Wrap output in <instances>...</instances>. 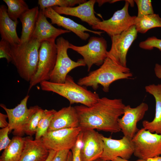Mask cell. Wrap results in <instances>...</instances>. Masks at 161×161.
I'll use <instances>...</instances> for the list:
<instances>
[{"label":"cell","mask_w":161,"mask_h":161,"mask_svg":"<svg viewBox=\"0 0 161 161\" xmlns=\"http://www.w3.org/2000/svg\"><path fill=\"white\" fill-rule=\"evenodd\" d=\"M125 106L121 99L103 97L91 106L81 105L74 107L82 130L97 129L115 133L121 131L118 120L123 115Z\"/></svg>","instance_id":"obj_1"},{"label":"cell","mask_w":161,"mask_h":161,"mask_svg":"<svg viewBox=\"0 0 161 161\" xmlns=\"http://www.w3.org/2000/svg\"><path fill=\"white\" fill-rule=\"evenodd\" d=\"M132 76L129 68L118 64L107 57L99 68L80 78L77 83L82 86L91 87L95 90L100 85L103 91L108 92L111 84L114 82Z\"/></svg>","instance_id":"obj_2"},{"label":"cell","mask_w":161,"mask_h":161,"mask_svg":"<svg viewBox=\"0 0 161 161\" xmlns=\"http://www.w3.org/2000/svg\"><path fill=\"white\" fill-rule=\"evenodd\" d=\"M41 42L31 38L28 41L11 45V62L20 76L30 82L36 73Z\"/></svg>","instance_id":"obj_3"},{"label":"cell","mask_w":161,"mask_h":161,"mask_svg":"<svg viewBox=\"0 0 161 161\" xmlns=\"http://www.w3.org/2000/svg\"><path fill=\"white\" fill-rule=\"evenodd\" d=\"M40 84L42 90L55 93L65 97L69 100L71 105L79 103L90 107L100 98L98 94L76 83L73 78L69 75L63 83H55L46 80Z\"/></svg>","instance_id":"obj_4"},{"label":"cell","mask_w":161,"mask_h":161,"mask_svg":"<svg viewBox=\"0 0 161 161\" xmlns=\"http://www.w3.org/2000/svg\"><path fill=\"white\" fill-rule=\"evenodd\" d=\"M70 43L62 37L56 39L57 59L49 81L55 83H64L68 73L72 70L78 67L86 65L83 59H79L75 61L69 57L67 50L69 49Z\"/></svg>","instance_id":"obj_5"},{"label":"cell","mask_w":161,"mask_h":161,"mask_svg":"<svg viewBox=\"0 0 161 161\" xmlns=\"http://www.w3.org/2000/svg\"><path fill=\"white\" fill-rule=\"evenodd\" d=\"M57 54L55 41H44L41 43L37 70L29 82V91L36 84L49 80L55 65Z\"/></svg>","instance_id":"obj_6"},{"label":"cell","mask_w":161,"mask_h":161,"mask_svg":"<svg viewBox=\"0 0 161 161\" xmlns=\"http://www.w3.org/2000/svg\"><path fill=\"white\" fill-rule=\"evenodd\" d=\"M134 1L125 0L123 8L114 12L112 17L107 20L99 22L92 26L95 30H100L106 32L110 37L121 34L135 24L136 16H131L129 13L130 4L134 6Z\"/></svg>","instance_id":"obj_7"},{"label":"cell","mask_w":161,"mask_h":161,"mask_svg":"<svg viewBox=\"0 0 161 161\" xmlns=\"http://www.w3.org/2000/svg\"><path fill=\"white\" fill-rule=\"evenodd\" d=\"M107 42L103 37L92 36L86 44L77 46L70 43L69 49L76 52L83 57L89 71L94 64L101 66L107 57Z\"/></svg>","instance_id":"obj_8"},{"label":"cell","mask_w":161,"mask_h":161,"mask_svg":"<svg viewBox=\"0 0 161 161\" xmlns=\"http://www.w3.org/2000/svg\"><path fill=\"white\" fill-rule=\"evenodd\" d=\"M134 155L146 160L161 155V134L152 133L142 128L131 140Z\"/></svg>","instance_id":"obj_9"},{"label":"cell","mask_w":161,"mask_h":161,"mask_svg":"<svg viewBox=\"0 0 161 161\" xmlns=\"http://www.w3.org/2000/svg\"><path fill=\"white\" fill-rule=\"evenodd\" d=\"M29 97V96L27 95L13 109L8 108L3 104L0 105L8 116L9 133L13 130V133L15 136H23L24 127L31 117L41 108L36 105L28 108L27 104Z\"/></svg>","instance_id":"obj_10"},{"label":"cell","mask_w":161,"mask_h":161,"mask_svg":"<svg viewBox=\"0 0 161 161\" xmlns=\"http://www.w3.org/2000/svg\"><path fill=\"white\" fill-rule=\"evenodd\" d=\"M82 130L78 127L48 131L41 139L44 145L49 150H70L76 144Z\"/></svg>","instance_id":"obj_11"},{"label":"cell","mask_w":161,"mask_h":161,"mask_svg":"<svg viewBox=\"0 0 161 161\" xmlns=\"http://www.w3.org/2000/svg\"><path fill=\"white\" fill-rule=\"evenodd\" d=\"M137 33L134 25L121 34L111 37V46L107 57L118 64L127 67V53Z\"/></svg>","instance_id":"obj_12"},{"label":"cell","mask_w":161,"mask_h":161,"mask_svg":"<svg viewBox=\"0 0 161 161\" xmlns=\"http://www.w3.org/2000/svg\"><path fill=\"white\" fill-rule=\"evenodd\" d=\"M148 109V105L144 102L135 108L129 105L125 106L123 116L118 120L124 136L130 140L132 139L139 130L137 127V123L143 119Z\"/></svg>","instance_id":"obj_13"},{"label":"cell","mask_w":161,"mask_h":161,"mask_svg":"<svg viewBox=\"0 0 161 161\" xmlns=\"http://www.w3.org/2000/svg\"><path fill=\"white\" fill-rule=\"evenodd\" d=\"M104 143L103 153L100 158L112 161L118 157L129 160L134 154V149L130 140L125 136L120 139H113L102 135Z\"/></svg>","instance_id":"obj_14"},{"label":"cell","mask_w":161,"mask_h":161,"mask_svg":"<svg viewBox=\"0 0 161 161\" xmlns=\"http://www.w3.org/2000/svg\"><path fill=\"white\" fill-rule=\"evenodd\" d=\"M82 132V161H94L100 158L104 146L102 135L92 129H83Z\"/></svg>","instance_id":"obj_15"},{"label":"cell","mask_w":161,"mask_h":161,"mask_svg":"<svg viewBox=\"0 0 161 161\" xmlns=\"http://www.w3.org/2000/svg\"><path fill=\"white\" fill-rule=\"evenodd\" d=\"M42 10L45 16L50 19L52 24H56L72 32L82 40H86L89 37V34L86 32L99 35L104 32L89 30L73 20L59 14L52 7L47 8Z\"/></svg>","instance_id":"obj_16"},{"label":"cell","mask_w":161,"mask_h":161,"mask_svg":"<svg viewBox=\"0 0 161 161\" xmlns=\"http://www.w3.org/2000/svg\"><path fill=\"white\" fill-rule=\"evenodd\" d=\"M95 3L96 0H89L74 7L55 6L52 8L59 14L77 17L92 26L101 21L95 14L94 7Z\"/></svg>","instance_id":"obj_17"},{"label":"cell","mask_w":161,"mask_h":161,"mask_svg":"<svg viewBox=\"0 0 161 161\" xmlns=\"http://www.w3.org/2000/svg\"><path fill=\"white\" fill-rule=\"evenodd\" d=\"M79 118L75 107H63L55 112L48 131L79 127Z\"/></svg>","instance_id":"obj_18"},{"label":"cell","mask_w":161,"mask_h":161,"mask_svg":"<svg viewBox=\"0 0 161 161\" xmlns=\"http://www.w3.org/2000/svg\"><path fill=\"white\" fill-rule=\"evenodd\" d=\"M43 11L40 12L32 38L41 43L44 41H55L59 36L71 32L67 30L56 28L47 20Z\"/></svg>","instance_id":"obj_19"},{"label":"cell","mask_w":161,"mask_h":161,"mask_svg":"<svg viewBox=\"0 0 161 161\" xmlns=\"http://www.w3.org/2000/svg\"><path fill=\"white\" fill-rule=\"evenodd\" d=\"M24 144L19 161H45L50 150L43 144L41 139L33 140L32 137H24Z\"/></svg>","instance_id":"obj_20"},{"label":"cell","mask_w":161,"mask_h":161,"mask_svg":"<svg viewBox=\"0 0 161 161\" xmlns=\"http://www.w3.org/2000/svg\"><path fill=\"white\" fill-rule=\"evenodd\" d=\"M18 21H14L8 16L5 5L0 6V34L1 39L8 42L11 45L21 44L20 38L16 31Z\"/></svg>","instance_id":"obj_21"},{"label":"cell","mask_w":161,"mask_h":161,"mask_svg":"<svg viewBox=\"0 0 161 161\" xmlns=\"http://www.w3.org/2000/svg\"><path fill=\"white\" fill-rule=\"evenodd\" d=\"M145 89L146 92L154 98L155 113L153 120L143 121V128L152 133L161 134V84L149 85L145 86Z\"/></svg>","instance_id":"obj_22"},{"label":"cell","mask_w":161,"mask_h":161,"mask_svg":"<svg viewBox=\"0 0 161 161\" xmlns=\"http://www.w3.org/2000/svg\"><path fill=\"white\" fill-rule=\"evenodd\" d=\"M40 12L38 7L36 6L24 13L19 18L22 26L20 38L21 44L28 41L32 38L35 27Z\"/></svg>","instance_id":"obj_23"},{"label":"cell","mask_w":161,"mask_h":161,"mask_svg":"<svg viewBox=\"0 0 161 161\" xmlns=\"http://www.w3.org/2000/svg\"><path fill=\"white\" fill-rule=\"evenodd\" d=\"M24 137L15 136L0 157V161H19L24 148Z\"/></svg>","instance_id":"obj_24"},{"label":"cell","mask_w":161,"mask_h":161,"mask_svg":"<svg viewBox=\"0 0 161 161\" xmlns=\"http://www.w3.org/2000/svg\"><path fill=\"white\" fill-rule=\"evenodd\" d=\"M134 25L137 32L145 33L151 29L161 28V17L154 13L140 18L136 16Z\"/></svg>","instance_id":"obj_25"},{"label":"cell","mask_w":161,"mask_h":161,"mask_svg":"<svg viewBox=\"0 0 161 161\" xmlns=\"http://www.w3.org/2000/svg\"><path fill=\"white\" fill-rule=\"evenodd\" d=\"M7 6V13L13 20L18 21L21 16L29 8L23 0H3Z\"/></svg>","instance_id":"obj_26"},{"label":"cell","mask_w":161,"mask_h":161,"mask_svg":"<svg viewBox=\"0 0 161 161\" xmlns=\"http://www.w3.org/2000/svg\"><path fill=\"white\" fill-rule=\"evenodd\" d=\"M56 111L54 109L44 110L38 124L35 134V139H41L48 131L52 120Z\"/></svg>","instance_id":"obj_27"},{"label":"cell","mask_w":161,"mask_h":161,"mask_svg":"<svg viewBox=\"0 0 161 161\" xmlns=\"http://www.w3.org/2000/svg\"><path fill=\"white\" fill-rule=\"evenodd\" d=\"M86 0H38V4L40 10L55 6L59 7H73L77 4L83 3Z\"/></svg>","instance_id":"obj_28"},{"label":"cell","mask_w":161,"mask_h":161,"mask_svg":"<svg viewBox=\"0 0 161 161\" xmlns=\"http://www.w3.org/2000/svg\"><path fill=\"white\" fill-rule=\"evenodd\" d=\"M44 111V110L40 108L31 117L24 127L23 131L24 134L31 137L35 134Z\"/></svg>","instance_id":"obj_29"},{"label":"cell","mask_w":161,"mask_h":161,"mask_svg":"<svg viewBox=\"0 0 161 161\" xmlns=\"http://www.w3.org/2000/svg\"><path fill=\"white\" fill-rule=\"evenodd\" d=\"M134 1L136 3L137 7V18L154 13L151 0H135Z\"/></svg>","instance_id":"obj_30"},{"label":"cell","mask_w":161,"mask_h":161,"mask_svg":"<svg viewBox=\"0 0 161 161\" xmlns=\"http://www.w3.org/2000/svg\"><path fill=\"white\" fill-rule=\"evenodd\" d=\"M139 46L144 49L150 50L156 48L161 51V39L155 36L149 37L145 41L141 42Z\"/></svg>","instance_id":"obj_31"},{"label":"cell","mask_w":161,"mask_h":161,"mask_svg":"<svg viewBox=\"0 0 161 161\" xmlns=\"http://www.w3.org/2000/svg\"><path fill=\"white\" fill-rule=\"evenodd\" d=\"M0 58L6 59L8 63L12 61L11 45L7 41L1 39L0 41Z\"/></svg>","instance_id":"obj_32"},{"label":"cell","mask_w":161,"mask_h":161,"mask_svg":"<svg viewBox=\"0 0 161 161\" xmlns=\"http://www.w3.org/2000/svg\"><path fill=\"white\" fill-rule=\"evenodd\" d=\"M82 139L81 131L79 135L76 144L71 150L72 154V161H82L81 155V150L82 145Z\"/></svg>","instance_id":"obj_33"},{"label":"cell","mask_w":161,"mask_h":161,"mask_svg":"<svg viewBox=\"0 0 161 161\" xmlns=\"http://www.w3.org/2000/svg\"><path fill=\"white\" fill-rule=\"evenodd\" d=\"M9 132L8 126L0 129V151L6 148L11 141V140L8 137Z\"/></svg>","instance_id":"obj_34"},{"label":"cell","mask_w":161,"mask_h":161,"mask_svg":"<svg viewBox=\"0 0 161 161\" xmlns=\"http://www.w3.org/2000/svg\"><path fill=\"white\" fill-rule=\"evenodd\" d=\"M70 151L64 150L57 151L52 161H66Z\"/></svg>","instance_id":"obj_35"},{"label":"cell","mask_w":161,"mask_h":161,"mask_svg":"<svg viewBox=\"0 0 161 161\" xmlns=\"http://www.w3.org/2000/svg\"><path fill=\"white\" fill-rule=\"evenodd\" d=\"M8 116L7 114L0 113V127L1 128L8 126L9 123L6 120Z\"/></svg>","instance_id":"obj_36"},{"label":"cell","mask_w":161,"mask_h":161,"mask_svg":"<svg viewBox=\"0 0 161 161\" xmlns=\"http://www.w3.org/2000/svg\"><path fill=\"white\" fill-rule=\"evenodd\" d=\"M154 71L157 77L161 79V65L158 64H156L154 68Z\"/></svg>","instance_id":"obj_37"},{"label":"cell","mask_w":161,"mask_h":161,"mask_svg":"<svg viewBox=\"0 0 161 161\" xmlns=\"http://www.w3.org/2000/svg\"><path fill=\"white\" fill-rule=\"evenodd\" d=\"M120 1L118 0H96V2L98 4V6L100 7L104 4L107 2L113 3Z\"/></svg>","instance_id":"obj_38"},{"label":"cell","mask_w":161,"mask_h":161,"mask_svg":"<svg viewBox=\"0 0 161 161\" xmlns=\"http://www.w3.org/2000/svg\"><path fill=\"white\" fill-rule=\"evenodd\" d=\"M56 152L57 151H55L50 150L48 157L46 160L45 161H52L53 157L56 153Z\"/></svg>","instance_id":"obj_39"},{"label":"cell","mask_w":161,"mask_h":161,"mask_svg":"<svg viewBox=\"0 0 161 161\" xmlns=\"http://www.w3.org/2000/svg\"><path fill=\"white\" fill-rule=\"evenodd\" d=\"M112 161H131L128 160H126L122 158L118 157L113 159ZM135 161H146V160L142 159H139L138 160Z\"/></svg>","instance_id":"obj_40"},{"label":"cell","mask_w":161,"mask_h":161,"mask_svg":"<svg viewBox=\"0 0 161 161\" xmlns=\"http://www.w3.org/2000/svg\"><path fill=\"white\" fill-rule=\"evenodd\" d=\"M146 161H161V155L148 158L146 160Z\"/></svg>","instance_id":"obj_41"},{"label":"cell","mask_w":161,"mask_h":161,"mask_svg":"<svg viewBox=\"0 0 161 161\" xmlns=\"http://www.w3.org/2000/svg\"><path fill=\"white\" fill-rule=\"evenodd\" d=\"M72 154L71 151H69L66 161H72Z\"/></svg>","instance_id":"obj_42"},{"label":"cell","mask_w":161,"mask_h":161,"mask_svg":"<svg viewBox=\"0 0 161 161\" xmlns=\"http://www.w3.org/2000/svg\"><path fill=\"white\" fill-rule=\"evenodd\" d=\"M94 161H105L101 159L100 158H99V159H97V160H94Z\"/></svg>","instance_id":"obj_43"},{"label":"cell","mask_w":161,"mask_h":161,"mask_svg":"<svg viewBox=\"0 0 161 161\" xmlns=\"http://www.w3.org/2000/svg\"><path fill=\"white\" fill-rule=\"evenodd\" d=\"M111 161L109 160V161Z\"/></svg>","instance_id":"obj_44"}]
</instances>
